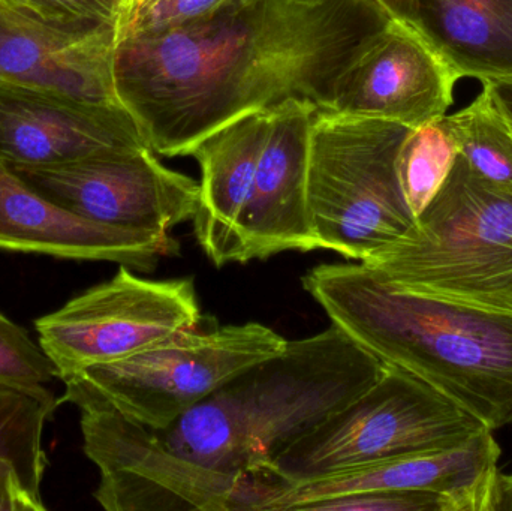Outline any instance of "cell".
Wrapping results in <instances>:
<instances>
[{
  "label": "cell",
  "mask_w": 512,
  "mask_h": 511,
  "mask_svg": "<svg viewBox=\"0 0 512 511\" xmlns=\"http://www.w3.org/2000/svg\"><path fill=\"white\" fill-rule=\"evenodd\" d=\"M391 20L376 0H251L117 44L120 98L153 152L186 156L231 120L289 101L327 110Z\"/></svg>",
  "instance_id": "6da1fadb"
},
{
  "label": "cell",
  "mask_w": 512,
  "mask_h": 511,
  "mask_svg": "<svg viewBox=\"0 0 512 511\" xmlns=\"http://www.w3.org/2000/svg\"><path fill=\"white\" fill-rule=\"evenodd\" d=\"M303 287L384 365L429 384L490 431L511 425L512 311L400 290L360 261L313 267Z\"/></svg>",
  "instance_id": "7a4b0ae2"
},
{
  "label": "cell",
  "mask_w": 512,
  "mask_h": 511,
  "mask_svg": "<svg viewBox=\"0 0 512 511\" xmlns=\"http://www.w3.org/2000/svg\"><path fill=\"white\" fill-rule=\"evenodd\" d=\"M385 365L331 324L231 378L159 437L206 467L239 476L274 461L366 392Z\"/></svg>",
  "instance_id": "3957f363"
},
{
  "label": "cell",
  "mask_w": 512,
  "mask_h": 511,
  "mask_svg": "<svg viewBox=\"0 0 512 511\" xmlns=\"http://www.w3.org/2000/svg\"><path fill=\"white\" fill-rule=\"evenodd\" d=\"M361 263L400 290L512 311V188L459 155L415 224Z\"/></svg>",
  "instance_id": "277c9868"
},
{
  "label": "cell",
  "mask_w": 512,
  "mask_h": 511,
  "mask_svg": "<svg viewBox=\"0 0 512 511\" xmlns=\"http://www.w3.org/2000/svg\"><path fill=\"white\" fill-rule=\"evenodd\" d=\"M408 126L316 110L307 203L318 249L364 261L415 224L397 176Z\"/></svg>",
  "instance_id": "5b68a950"
},
{
  "label": "cell",
  "mask_w": 512,
  "mask_h": 511,
  "mask_svg": "<svg viewBox=\"0 0 512 511\" xmlns=\"http://www.w3.org/2000/svg\"><path fill=\"white\" fill-rule=\"evenodd\" d=\"M286 341L259 323L176 333L146 350L78 372L65 401L116 411L152 431H165L231 378L285 350Z\"/></svg>",
  "instance_id": "8992f818"
},
{
  "label": "cell",
  "mask_w": 512,
  "mask_h": 511,
  "mask_svg": "<svg viewBox=\"0 0 512 511\" xmlns=\"http://www.w3.org/2000/svg\"><path fill=\"white\" fill-rule=\"evenodd\" d=\"M83 450L98 467L93 497L107 511H267L285 483L192 461L158 432L116 411L80 405Z\"/></svg>",
  "instance_id": "52a82bcc"
},
{
  "label": "cell",
  "mask_w": 512,
  "mask_h": 511,
  "mask_svg": "<svg viewBox=\"0 0 512 511\" xmlns=\"http://www.w3.org/2000/svg\"><path fill=\"white\" fill-rule=\"evenodd\" d=\"M483 429L429 384L385 365L366 392L292 444L270 473L292 485L403 453L456 446Z\"/></svg>",
  "instance_id": "ba28073f"
},
{
  "label": "cell",
  "mask_w": 512,
  "mask_h": 511,
  "mask_svg": "<svg viewBox=\"0 0 512 511\" xmlns=\"http://www.w3.org/2000/svg\"><path fill=\"white\" fill-rule=\"evenodd\" d=\"M194 279L141 278L119 272L35 321L39 344L65 381L92 366L146 350L201 326Z\"/></svg>",
  "instance_id": "9c48e42d"
},
{
  "label": "cell",
  "mask_w": 512,
  "mask_h": 511,
  "mask_svg": "<svg viewBox=\"0 0 512 511\" xmlns=\"http://www.w3.org/2000/svg\"><path fill=\"white\" fill-rule=\"evenodd\" d=\"M9 168L57 206L110 227L170 234L200 206V183L165 167L150 147Z\"/></svg>",
  "instance_id": "30bf717a"
},
{
  "label": "cell",
  "mask_w": 512,
  "mask_h": 511,
  "mask_svg": "<svg viewBox=\"0 0 512 511\" xmlns=\"http://www.w3.org/2000/svg\"><path fill=\"white\" fill-rule=\"evenodd\" d=\"M459 80L417 26L391 18L343 72L322 111L420 128L447 116Z\"/></svg>",
  "instance_id": "8fae6325"
},
{
  "label": "cell",
  "mask_w": 512,
  "mask_h": 511,
  "mask_svg": "<svg viewBox=\"0 0 512 511\" xmlns=\"http://www.w3.org/2000/svg\"><path fill=\"white\" fill-rule=\"evenodd\" d=\"M502 450L483 429L456 446L418 450L285 485L267 511H304L318 501L379 491L432 492L448 511H489Z\"/></svg>",
  "instance_id": "7c38bea8"
},
{
  "label": "cell",
  "mask_w": 512,
  "mask_h": 511,
  "mask_svg": "<svg viewBox=\"0 0 512 511\" xmlns=\"http://www.w3.org/2000/svg\"><path fill=\"white\" fill-rule=\"evenodd\" d=\"M150 147L128 108L0 80V162L48 165ZM152 149V147H150Z\"/></svg>",
  "instance_id": "4fadbf2b"
},
{
  "label": "cell",
  "mask_w": 512,
  "mask_h": 511,
  "mask_svg": "<svg viewBox=\"0 0 512 511\" xmlns=\"http://www.w3.org/2000/svg\"><path fill=\"white\" fill-rule=\"evenodd\" d=\"M316 108L289 101L274 108L239 227V264L267 260L283 252L318 249L309 203L310 129Z\"/></svg>",
  "instance_id": "5bb4252c"
},
{
  "label": "cell",
  "mask_w": 512,
  "mask_h": 511,
  "mask_svg": "<svg viewBox=\"0 0 512 511\" xmlns=\"http://www.w3.org/2000/svg\"><path fill=\"white\" fill-rule=\"evenodd\" d=\"M0 251L77 261H107L152 272L161 258L179 254L170 234L110 227L57 206L0 162Z\"/></svg>",
  "instance_id": "9a60e30c"
},
{
  "label": "cell",
  "mask_w": 512,
  "mask_h": 511,
  "mask_svg": "<svg viewBox=\"0 0 512 511\" xmlns=\"http://www.w3.org/2000/svg\"><path fill=\"white\" fill-rule=\"evenodd\" d=\"M117 27L48 26L0 3V80L126 108L116 77Z\"/></svg>",
  "instance_id": "2e32d148"
},
{
  "label": "cell",
  "mask_w": 512,
  "mask_h": 511,
  "mask_svg": "<svg viewBox=\"0 0 512 511\" xmlns=\"http://www.w3.org/2000/svg\"><path fill=\"white\" fill-rule=\"evenodd\" d=\"M273 111L261 110L231 120L201 138L188 155L200 164V206L194 236L216 267L239 263V227Z\"/></svg>",
  "instance_id": "e0dca14e"
},
{
  "label": "cell",
  "mask_w": 512,
  "mask_h": 511,
  "mask_svg": "<svg viewBox=\"0 0 512 511\" xmlns=\"http://www.w3.org/2000/svg\"><path fill=\"white\" fill-rule=\"evenodd\" d=\"M412 24L460 80L512 77V0H417Z\"/></svg>",
  "instance_id": "ac0fdd59"
},
{
  "label": "cell",
  "mask_w": 512,
  "mask_h": 511,
  "mask_svg": "<svg viewBox=\"0 0 512 511\" xmlns=\"http://www.w3.org/2000/svg\"><path fill=\"white\" fill-rule=\"evenodd\" d=\"M56 407L0 389V511H44L45 423Z\"/></svg>",
  "instance_id": "d6986e66"
},
{
  "label": "cell",
  "mask_w": 512,
  "mask_h": 511,
  "mask_svg": "<svg viewBox=\"0 0 512 511\" xmlns=\"http://www.w3.org/2000/svg\"><path fill=\"white\" fill-rule=\"evenodd\" d=\"M442 122L474 173L512 188V135L486 87L468 107L447 114Z\"/></svg>",
  "instance_id": "ffe728a7"
},
{
  "label": "cell",
  "mask_w": 512,
  "mask_h": 511,
  "mask_svg": "<svg viewBox=\"0 0 512 511\" xmlns=\"http://www.w3.org/2000/svg\"><path fill=\"white\" fill-rule=\"evenodd\" d=\"M457 158L459 150L442 119L409 129L397 155V176L415 219L444 186Z\"/></svg>",
  "instance_id": "44dd1931"
},
{
  "label": "cell",
  "mask_w": 512,
  "mask_h": 511,
  "mask_svg": "<svg viewBox=\"0 0 512 511\" xmlns=\"http://www.w3.org/2000/svg\"><path fill=\"white\" fill-rule=\"evenodd\" d=\"M59 380L56 366L23 327L0 314V389L14 390L57 407L48 384Z\"/></svg>",
  "instance_id": "7402d4cb"
},
{
  "label": "cell",
  "mask_w": 512,
  "mask_h": 511,
  "mask_svg": "<svg viewBox=\"0 0 512 511\" xmlns=\"http://www.w3.org/2000/svg\"><path fill=\"white\" fill-rule=\"evenodd\" d=\"M248 2L251 0H137L120 14L117 36L120 41L129 36L164 32Z\"/></svg>",
  "instance_id": "603a6c76"
},
{
  "label": "cell",
  "mask_w": 512,
  "mask_h": 511,
  "mask_svg": "<svg viewBox=\"0 0 512 511\" xmlns=\"http://www.w3.org/2000/svg\"><path fill=\"white\" fill-rule=\"evenodd\" d=\"M3 6L48 26L90 30L119 23V0H0Z\"/></svg>",
  "instance_id": "cb8c5ba5"
},
{
  "label": "cell",
  "mask_w": 512,
  "mask_h": 511,
  "mask_svg": "<svg viewBox=\"0 0 512 511\" xmlns=\"http://www.w3.org/2000/svg\"><path fill=\"white\" fill-rule=\"evenodd\" d=\"M307 511H448V503L432 492L379 491L318 501Z\"/></svg>",
  "instance_id": "d4e9b609"
},
{
  "label": "cell",
  "mask_w": 512,
  "mask_h": 511,
  "mask_svg": "<svg viewBox=\"0 0 512 511\" xmlns=\"http://www.w3.org/2000/svg\"><path fill=\"white\" fill-rule=\"evenodd\" d=\"M481 84L489 90L496 108L512 135V77L490 78V80L481 81Z\"/></svg>",
  "instance_id": "484cf974"
},
{
  "label": "cell",
  "mask_w": 512,
  "mask_h": 511,
  "mask_svg": "<svg viewBox=\"0 0 512 511\" xmlns=\"http://www.w3.org/2000/svg\"><path fill=\"white\" fill-rule=\"evenodd\" d=\"M489 511H512V474L498 471L493 480Z\"/></svg>",
  "instance_id": "4316f807"
},
{
  "label": "cell",
  "mask_w": 512,
  "mask_h": 511,
  "mask_svg": "<svg viewBox=\"0 0 512 511\" xmlns=\"http://www.w3.org/2000/svg\"><path fill=\"white\" fill-rule=\"evenodd\" d=\"M303 2H313V0H303ZM376 2L384 8V11L391 18L414 23L417 0H376Z\"/></svg>",
  "instance_id": "83f0119b"
},
{
  "label": "cell",
  "mask_w": 512,
  "mask_h": 511,
  "mask_svg": "<svg viewBox=\"0 0 512 511\" xmlns=\"http://www.w3.org/2000/svg\"><path fill=\"white\" fill-rule=\"evenodd\" d=\"M119 2H120V8H122V11H123V9H125L126 6L131 5V3L137 2V0H119ZM120 14H122V12H120Z\"/></svg>",
  "instance_id": "f1b7e54d"
}]
</instances>
